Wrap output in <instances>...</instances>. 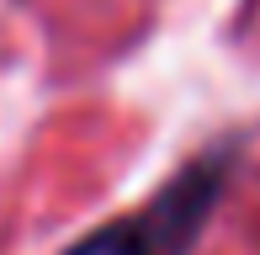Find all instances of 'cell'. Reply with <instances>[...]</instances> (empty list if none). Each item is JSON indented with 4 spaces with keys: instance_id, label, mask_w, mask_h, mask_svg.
Instances as JSON below:
<instances>
[{
    "instance_id": "6da1fadb",
    "label": "cell",
    "mask_w": 260,
    "mask_h": 255,
    "mask_svg": "<svg viewBox=\"0 0 260 255\" xmlns=\"http://www.w3.org/2000/svg\"><path fill=\"white\" fill-rule=\"evenodd\" d=\"M239 154H244V138H223V144L202 149L149 202L80 234L64 255H191V245L218 213L223 192L239 176Z\"/></svg>"
}]
</instances>
